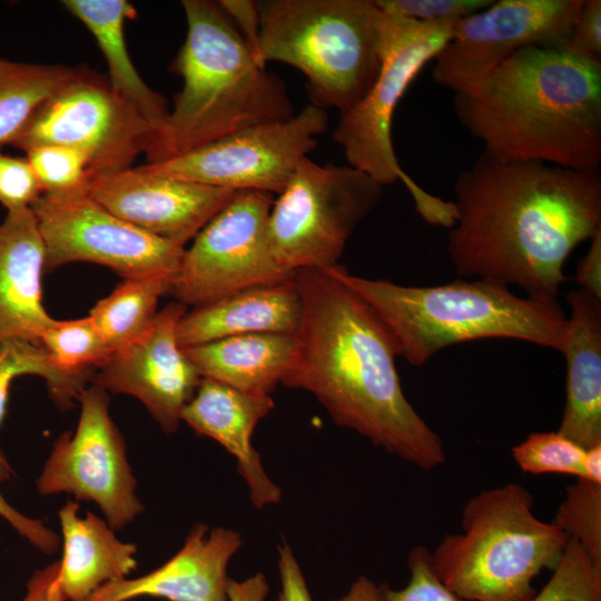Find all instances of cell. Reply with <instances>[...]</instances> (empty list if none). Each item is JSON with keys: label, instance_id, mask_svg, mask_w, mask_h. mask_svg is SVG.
<instances>
[{"label": "cell", "instance_id": "6da1fadb", "mask_svg": "<svg viewBox=\"0 0 601 601\" xmlns=\"http://www.w3.org/2000/svg\"><path fill=\"white\" fill-rule=\"evenodd\" d=\"M446 252L462 278L558 299L574 248L601 230V174L482 152L454 183Z\"/></svg>", "mask_w": 601, "mask_h": 601}, {"label": "cell", "instance_id": "7a4b0ae2", "mask_svg": "<svg viewBox=\"0 0 601 601\" xmlns=\"http://www.w3.org/2000/svg\"><path fill=\"white\" fill-rule=\"evenodd\" d=\"M302 298L293 361L280 384L312 394L333 422L430 471L443 443L407 401L398 351L372 307L329 268L296 273Z\"/></svg>", "mask_w": 601, "mask_h": 601}, {"label": "cell", "instance_id": "3957f363", "mask_svg": "<svg viewBox=\"0 0 601 601\" xmlns=\"http://www.w3.org/2000/svg\"><path fill=\"white\" fill-rule=\"evenodd\" d=\"M453 108L495 159L600 171L601 61L565 48H524L455 92Z\"/></svg>", "mask_w": 601, "mask_h": 601}, {"label": "cell", "instance_id": "277c9868", "mask_svg": "<svg viewBox=\"0 0 601 601\" xmlns=\"http://www.w3.org/2000/svg\"><path fill=\"white\" fill-rule=\"evenodd\" d=\"M181 6L187 35L169 69L181 78L183 87L146 152L147 164L294 116L284 82L257 62L218 3L183 0Z\"/></svg>", "mask_w": 601, "mask_h": 601}, {"label": "cell", "instance_id": "5b68a950", "mask_svg": "<svg viewBox=\"0 0 601 601\" xmlns=\"http://www.w3.org/2000/svg\"><path fill=\"white\" fill-rule=\"evenodd\" d=\"M329 269L372 307L398 355L415 366L467 341L513 338L561 352L566 337L568 317L558 299L520 297L490 279L417 287L352 275L338 264Z\"/></svg>", "mask_w": 601, "mask_h": 601}, {"label": "cell", "instance_id": "8992f818", "mask_svg": "<svg viewBox=\"0 0 601 601\" xmlns=\"http://www.w3.org/2000/svg\"><path fill=\"white\" fill-rule=\"evenodd\" d=\"M461 529L431 553L441 581L467 601H529L533 580L556 566L569 539L535 515L533 495L518 483L471 497Z\"/></svg>", "mask_w": 601, "mask_h": 601}, {"label": "cell", "instance_id": "52a82bcc", "mask_svg": "<svg viewBox=\"0 0 601 601\" xmlns=\"http://www.w3.org/2000/svg\"><path fill=\"white\" fill-rule=\"evenodd\" d=\"M257 60L306 78L311 105L341 115L368 92L381 67L383 11L375 0L258 1Z\"/></svg>", "mask_w": 601, "mask_h": 601}, {"label": "cell", "instance_id": "ba28073f", "mask_svg": "<svg viewBox=\"0 0 601 601\" xmlns=\"http://www.w3.org/2000/svg\"><path fill=\"white\" fill-rule=\"evenodd\" d=\"M382 11L380 71L366 96L341 115L333 139L348 165L382 186L402 181L425 221L450 228L456 218L454 203L430 194L404 171L392 141V121L414 78L451 39L455 22H421Z\"/></svg>", "mask_w": 601, "mask_h": 601}, {"label": "cell", "instance_id": "9c48e42d", "mask_svg": "<svg viewBox=\"0 0 601 601\" xmlns=\"http://www.w3.org/2000/svg\"><path fill=\"white\" fill-rule=\"evenodd\" d=\"M382 194V185L348 164L321 165L304 157L268 217L277 265L292 275L336 266L354 229Z\"/></svg>", "mask_w": 601, "mask_h": 601}, {"label": "cell", "instance_id": "30bf717a", "mask_svg": "<svg viewBox=\"0 0 601 601\" xmlns=\"http://www.w3.org/2000/svg\"><path fill=\"white\" fill-rule=\"evenodd\" d=\"M155 129L111 87L88 68L76 73L33 114L12 146L22 150L59 145L82 152L93 175L131 167L147 152Z\"/></svg>", "mask_w": 601, "mask_h": 601}, {"label": "cell", "instance_id": "8fae6325", "mask_svg": "<svg viewBox=\"0 0 601 601\" xmlns=\"http://www.w3.org/2000/svg\"><path fill=\"white\" fill-rule=\"evenodd\" d=\"M327 126L325 110L309 104L287 120L246 127L178 157L141 167L206 186L278 195Z\"/></svg>", "mask_w": 601, "mask_h": 601}, {"label": "cell", "instance_id": "7c38bea8", "mask_svg": "<svg viewBox=\"0 0 601 601\" xmlns=\"http://www.w3.org/2000/svg\"><path fill=\"white\" fill-rule=\"evenodd\" d=\"M272 194L237 190L194 237L176 273L171 292L195 307L245 288L280 282L294 275L276 263L268 240Z\"/></svg>", "mask_w": 601, "mask_h": 601}, {"label": "cell", "instance_id": "4fadbf2b", "mask_svg": "<svg viewBox=\"0 0 601 601\" xmlns=\"http://www.w3.org/2000/svg\"><path fill=\"white\" fill-rule=\"evenodd\" d=\"M46 249V267L89 262L125 278L176 274L185 247L119 218L87 190L41 194L31 207Z\"/></svg>", "mask_w": 601, "mask_h": 601}, {"label": "cell", "instance_id": "5bb4252c", "mask_svg": "<svg viewBox=\"0 0 601 601\" xmlns=\"http://www.w3.org/2000/svg\"><path fill=\"white\" fill-rule=\"evenodd\" d=\"M78 401L76 431L55 442L37 479V491L41 495L69 493L95 502L109 526L120 530L144 511L125 441L110 416L105 390L86 387Z\"/></svg>", "mask_w": 601, "mask_h": 601}, {"label": "cell", "instance_id": "9a60e30c", "mask_svg": "<svg viewBox=\"0 0 601 601\" xmlns=\"http://www.w3.org/2000/svg\"><path fill=\"white\" fill-rule=\"evenodd\" d=\"M583 0H497L454 23L433 59L432 78L464 91L529 47L565 48Z\"/></svg>", "mask_w": 601, "mask_h": 601}, {"label": "cell", "instance_id": "2e32d148", "mask_svg": "<svg viewBox=\"0 0 601 601\" xmlns=\"http://www.w3.org/2000/svg\"><path fill=\"white\" fill-rule=\"evenodd\" d=\"M186 306L174 302L157 312L147 331L114 352L93 376L96 386L139 400L167 434L175 433L181 412L201 376L177 339Z\"/></svg>", "mask_w": 601, "mask_h": 601}, {"label": "cell", "instance_id": "e0dca14e", "mask_svg": "<svg viewBox=\"0 0 601 601\" xmlns=\"http://www.w3.org/2000/svg\"><path fill=\"white\" fill-rule=\"evenodd\" d=\"M87 191L125 221L184 247L236 193L152 174L141 166L93 175Z\"/></svg>", "mask_w": 601, "mask_h": 601}, {"label": "cell", "instance_id": "ac0fdd59", "mask_svg": "<svg viewBox=\"0 0 601 601\" xmlns=\"http://www.w3.org/2000/svg\"><path fill=\"white\" fill-rule=\"evenodd\" d=\"M242 545V535L231 529L196 524L178 552L164 564L138 578L107 583L87 601H131L144 597L228 601L227 569Z\"/></svg>", "mask_w": 601, "mask_h": 601}, {"label": "cell", "instance_id": "d6986e66", "mask_svg": "<svg viewBox=\"0 0 601 601\" xmlns=\"http://www.w3.org/2000/svg\"><path fill=\"white\" fill-rule=\"evenodd\" d=\"M274 406L270 394L245 392L201 378L180 416L181 422L197 434L215 440L235 457L238 473L256 509L282 500L280 487L266 473L252 443L256 426Z\"/></svg>", "mask_w": 601, "mask_h": 601}, {"label": "cell", "instance_id": "ffe728a7", "mask_svg": "<svg viewBox=\"0 0 601 601\" xmlns=\"http://www.w3.org/2000/svg\"><path fill=\"white\" fill-rule=\"evenodd\" d=\"M46 249L31 208L0 223V343H40L53 318L42 303Z\"/></svg>", "mask_w": 601, "mask_h": 601}, {"label": "cell", "instance_id": "44dd1931", "mask_svg": "<svg viewBox=\"0 0 601 601\" xmlns=\"http://www.w3.org/2000/svg\"><path fill=\"white\" fill-rule=\"evenodd\" d=\"M565 297L566 401L558 432L588 449L601 443V298L580 287Z\"/></svg>", "mask_w": 601, "mask_h": 601}, {"label": "cell", "instance_id": "7402d4cb", "mask_svg": "<svg viewBox=\"0 0 601 601\" xmlns=\"http://www.w3.org/2000/svg\"><path fill=\"white\" fill-rule=\"evenodd\" d=\"M300 314L302 298L295 274L186 312L177 326V339L185 348L237 335L295 333Z\"/></svg>", "mask_w": 601, "mask_h": 601}, {"label": "cell", "instance_id": "603a6c76", "mask_svg": "<svg viewBox=\"0 0 601 601\" xmlns=\"http://www.w3.org/2000/svg\"><path fill=\"white\" fill-rule=\"evenodd\" d=\"M62 556L59 583L65 601H87L102 585L126 579L137 566V546L119 540L109 524L91 512L80 516L68 501L58 513Z\"/></svg>", "mask_w": 601, "mask_h": 601}, {"label": "cell", "instance_id": "cb8c5ba5", "mask_svg": "<svg viewBox=\"0 0 601 601\" xmlns=\"http://www.w3.org/2000/svg\"><path fill=\"white\" fill-rule=\"evenodd\" d=\"M296 348L295 333H257L225 337L184 351L201 378L270 394L280 384Z\"/></svg>", "mask_w": 601, "mask_h": 601}, {"label": "cell", "instance_id": "d4e9b609", "mask_svg": "<svg viewBox=\"0 0 601 601\" xmlns=\"http://www.w3.org/2000/svg\"><path fill=\"white\" fill-rule=\"evenodd\" d=\"M61 3L95 38L106 59L112 89L146 118L156 135L169 108L164 97L142 80L129 56L125 22L136 18L135 7L126 0H63Z\"/></svg>", "mask_w": 601, "mask_h": 601}, {"label": "cell", "instance_id": "484cf974", "mask_svg": "<svg viewBox=\"0 0 601 601\" xmlns=\"http://www.w3.org/2000/svg\"><path fill=\"white\" fill-rule=\"evenodd\" d=\"M176 274L125 278L90 309L89 317L114 352L134 342L152 323L159 298L171 290Z\"/></svg>", "mask_w": 601, "mask_h": 601}, {"label": "cell", "instance_id": "4316f807", "mask_svg": "<svg viewBox=\"0 0 601 601\" xmlns=\"http://www.w3.org/2000/svg\"><path fill=\"white\" fill-rule=\"evenodd\" d=\"M77 71V67L0 59V150L12 145L37 109Z\"/></svg>", "mask_w": 601, "mask_h": 601}, {"label": "cell", "instance_id": "83f0119b", "mask_svg": "<svg viewBox=\"0 0 601 601\" xmlns=\"http://www.w3.org/2000/svg\"><path fill=\"white\" fill-rule=\"evenodd\" d=\"M21 375L42 377L53 400L68 407L86 388L87 375L69 374L58 368L40 343L10 339L0 343V425L6 414L9 388ZM0 460H6L0 452Z\"/></svg>", "mask_w": 601, "mask_h": 601}, {"label": "cell", "instance_id": "f1b7e54d", "mask_svg": "<svg viewBox=\"0 0 601 601\" xmlns=\"http://www.w3.org/2000/svg\"><path fill=\"white\" fill-rule=\"evenodd\" d=\"M40 344L58 368L75 375L89 376L91 367H101L112 354L89 316L53 319Z\"/></svg>", "mask_w": 601, "mask_h": 601}, {"label": "cell", "instance_id": "f546056e", "mask_svg": "<svg viewBox=\"0 0 601 601\" xmlns=\"http://www.w3.org/2000/svg\"><path fill=\"white\" fill-rule=\"evenodd\" d=\"M552 522L601 565V482L578 477L566 487Z\"/></svg>", "mask_w": 601, "mask_h": 601}, {"label": "cell", "instance_id": "4dcf8cb0", "mask_svg": "<svg viewBox=\"0 0 601 601\" xmlns=\"http://www.w3.org/2000/svg\"><path fill=\"white\" fill-rule=\"evenodd\" d=\"M529 601H601V565L569 538L551 577Z\"/></svg>", "mask_w": 601, "mask_h": 601}, {"label": "cell", "instance_id": "1f68e13d", "mask_svg": "<svg viewBox=\"0 0 601 601\" xmlns=\"http://www.w3.org/2000/svg\"><path fill=\"white\" fill-rule=\"evenodd\" d=\"M585 449L558 431L531 433L513 446L512 456L524 473L584 477Z\"/></svg>", "mask_w": 601, "mask_h": 601}, {"label": "cell", "instance_id": "d6a6232c", "mask_svg": "<svg viewBox=\"0 0 601 601\" xmlns=\"http://www.w3.org/2000/svg\"><path fill=\"white\" fill-rule=\"evenodd\" d=\"M24 152L42 194L87 190L92 174L82 152L59 145L33 147Z\"/></svg>", "mask_w": 601, "mask_h": 601}, {"label": "cell", "instance_id": "836d02e7", "mask_svg": "<svg viewBox=\"0 0 601 601\" xmlns=\"http://www.w3.org/2000/svg\"><path fill=\"white\" fill-rule=\"evenodd\" d=\"M407 584L398 590L380 587L381 601H467L441 581L433 566L432 553L426 548H413L407 556Z\"/></svg>", "mask_w": 601, "mask_h": 601}, {"label": "cell", "instance_id": "e575fe53", "mask_svg": "<svg viewBox=\"0 0 601 601\" xmlns=\"http://www.w3.org/2000/svg\"><path fill=\"white\" fill-rule=\"evenodd\" d=\"M384 11L421 22H456L493 0H375Z\"/></svg>", "mask_w": 601, "mask_h": 601}, {"label": "cell", "instance_id": "d590c367", "mask_svg": "<svg viewBox=\"0 0 601 601\" xmlns=\"http://www.w3.org/2000/svg\"><path fill=\"white\" fill-rule=\"evenodd\" d=\"M41 194L27 158L0 150V204L7 213L31 208Z\"/></svg>", "mask_w": 601, "mask_h": 601}, {"label": "cell", "instance_id": "8d00e7d4", "mask_svg": "<svg viewBox=\"0 0 601 601\" xmlns=\"http://www.w3.org/2000/svg\"><path fill=\"white\" fill-rule=\"evenodd\" d=\"M565 49L585 59L601 61V0H583Z\"/></svg>", "mask_w": 601, "mask_h": 601}, {"label": "cell", "instance_id": "74e56055", "mask_svg": "<svg viewBox=\"0 0 601 601\" xmlns=\"http://www.w3.org/2000/svg\"><path fill=\"white\" fill-rule=\"evenodd\" d=\"M11 469L6 460H0V483L7 480ZM0 516L3 518L21 536L27 539L38 550L53 554L61 539L41 520L28 518L7 502L0 492Z\"/></svg>", "mask_w": 601, "mask_h": 601}, {"label": "cell", "instance_id": "f35d334b", "mask_svg": "<svg viewBox=\"0 0 601 601\" xmlns=\"http://www.w3.org/2000/svg\"><path fill=\"white\" fill-rule=\"evenodd\" d=\"M280 590L276 601H313L302 568L286 543L277 546Z\"/></svg>", "mask_w": 601, "mask_h": 601}, {"label": "cell", "instance_id": "ab89813d", "mask_svg": "<svg viewBox=\"0 0 601 601\" xmlns=\"http://www.w3.org/2000/svg\"><path fill=\"white\" fill-rule=\"evenodd\" d=\"M217 3L229 20L235 22L236 29L248 43L257 60L259 36V16L257 3L249 0H220Z\"/></svg>", "mask_w": 601, "mask_h": 601}, {"label": "cell", "instance_id": "60d3db41", "mask_svg": "<svg viewBox=\"0 0 601 601\" xmlns=\"http://www.w3.org/2000/svg\"><path fill=\"white\" fill-rule=\"evenodd\" d=\"M21 601H65L59 583L58 561L33 572Z\"/></svg>", "mask_w": 601, "mask_h": 601}, {"label": "cell", "instance_id": "b9f144b4", "mask_svg": "<svg viewBox=\"0 0 601 601\" xmlns=\"http://www.w3.org/2000/svg\"><path fill=\"white\" fill-rule=\"evenodd\" d=\"M575 280L583 288L601 298V230L590 239V248L578 263Z\"/></svg>", "mask_w": 601, "mask_h": 601}, {"label": "cell", "instance_id": "7bdbcfd3", "mask_svg": "<svg viewBox=\"0 0 601 601\" xmlns=\"http://www.w3.org/2000/svg\"><path fill=\"white\" fill-rule=\"evenodd\" d=\"M269 584L264 573L257 572L244 580L230 579L228 582V601H265Z\"/></svg>", "mask_w": 601, "mask_h": 601}, {"label": "cell", "instance_id": "ee69618b", "mask_svg": "<svg viewBox=\"0 0 601 601\" xmlns=\"http://www.w3.org/2000/svg\"><path fill=\"white\" fill-rule=\"evenodd\" d=\"M333 601H381L380 587L368 577H358L347 592Z\"/></svg>", "mask_w": 601, "mask_h": 601}, {"label": "cell", "instance_id": "f6af8a7d", "mask_svg": "<svg viewBox=\"0 0 601 601\" xmlns=\"http://www.w3.org/2000/svg\"><path fill=\"white\" fill-rule=\"evenodd\" d=\"M583 469L585 479L601 482V443L585 449Z\"/></svg>", "mask_w": 601, "mask_h": 601}]
</instances>
